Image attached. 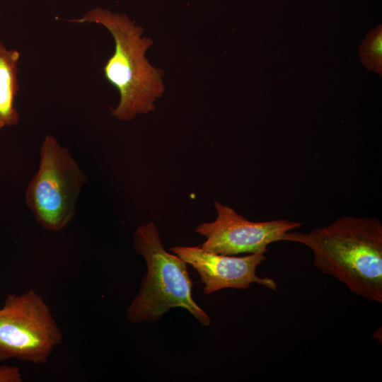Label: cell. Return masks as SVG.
<instances>
[{"instance_id":"cell-1","label":"cell","mask_w":382,"mask_h":382,"mask_svg":"<svg viewBox=\"0 0 382 382\" xmlns=\"http://www.w3.org/2000/svg\"><path fill=\"white\" fill-rule=\"evenodd\" d=\"M282 241L308 247L313 265L353 294L382 302V224L376 218L344 216L308 233L286 232Z\"/></svg>"},{"instance_id":"cell-2","label":"cell","mask_w":382,"mask_h":382,"mask_svg":"<svg viewBox=\"0 0 382 382\" xmlns=\"http://www.w3.org/2000/svg\"><path fill=\"white\" fill-rule=\"evenodd\" d=\"M69 21L100 24L114 38V53L103 67L106 80L120 96L112 115L128 121L137 114L154 111V102L165 92L163 71L152 66L145 56L153 40L142 37L143 28L124 13L101 8L91 9L81 18Z\"/></svg>"},{"instance_id":"cell-3","label":"cell","mask_w":382,"mask_h":382,"mask_svg":"<svg viewBox=\"0 0 382 382\" xmlns=\"http://www.w3.org/2000/svg\"><path fill=\"white\" fill-rule=\"evenodd\" d=\"M134 248L144 257L147 270L139 293L127 309V319L133 323H154L170 309L182 308L202 325H209V316L192 297L187 264L165 250L154 222L137 228Z\"/></svg>"},{"instance_id":"cell-4","label":"cell","mask_w":382,"mask_h":382,"mask_svg":"<svg viewBox=\"0 0 382 382\" xmlns=\"http://www.w3.org/2000/svg\"><path fill=\"white\" fill-rule=\"evenodd\" d=\"M86 180L68 149L47 135L38 170L26 190V205L43 228L60 231L74 217L76 199Z\"/></svg>"},{"instance_id":"cell-5","label":"cell","mask_w":382,"mask_h":382,"mask_svg":"<svg viewBox=\"0 0 382 382\" xmlns=\"http://www.w3.org/2000/svg\"><path fill=\"white\" fill-rule=\"evenodd\" d=\"M62 335L50 309L33 290L7 295L0 309V360L46 363Z\"/></svg>"},{"instance_id":"cell-6","label":"cell","mask_w":382,"mask_h":382,"mask_svg":"<svg viewBox=\"0 0 382 382\" xmlns=\"http://www.w3.org/2000/svg\"><path fill=\"white\" fill-rule=\"evenodd\" d=\"M214 204L217 213L216 219L202 223L195 228L197 233L206 238L200 247L212 253H266L270 244L282 241L286 232L302 225L287 219L250 221L228 206L216 201Z\"/></svg>"},{"instance_id":"cell-7","label":"cell","mask_w":382,"mask_h":382,"mask_svg":"<svg viewBox=\"0 0 382 382\" xmlns=\"http://www.w3.org/2000/svg\"><path fill=\"white\" fill-rule=\"evenodd\" d=\"M170 250L197 272L206 295L229 288L247 289L252 284L272 291L278 289V284L272 278L256 274L257 267L266 260L263 253L236 257L209 253L200 246L178 245Z\"/></svg>"},{"instance_id":"cell-8","label":"cell","mask_w":382,"mask_h":382,"mask_svg":"<svg viewBox=\"0 0 382 382\" xmlns=\"http://www.w3.org/2000/svg\"><path fill=\"white\" fill-rule=\"evenodd\" d=\"M20 53L7 49L0 42V129L18 124L19 115L14 106L19 89L18 62Z\"/></svg>"},{"instance_id":"cell-9","label":"cell","mask_w":382,"mask_h":382,"mask_svg":"<svg viewBox=\"0 0 382 382\" xmlns=\"http://www.w3.org/2000/svg\"><path fill=\"white\" fill-rule=\"evenodd\" d=\"M361 63L369 71L382 75V26L369 31L359 47Z\"/></svg>"},{"instance_id":"cell-10","label":"cell","mask_w":382,"mask_h":382,"mask_svg":"<svg viewBox=\"0 0 382 382\" xmlns=\"http://www.w3.org/2000/svg\"><path fill=\"white\" fill-rule=\"evenodd\" d=\"M22 376L19 367L3 365L0 366V382H21Z\"/></svg>"}]
</instances>
